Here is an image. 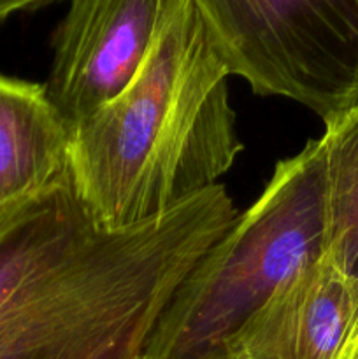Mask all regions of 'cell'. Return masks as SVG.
I'll return each mask as SVG.
<instances>
[{
  "label": "cell",
  "mask_w": 358,
  "mask_h": 359,
  "mask_svg": "<svg viewBox=\"0 0 358 359\" xmlns=\"http://www.w3.org/2000/svg\"><path fill=\"white\" fill-rule=\"evenodd\" d=\"M325 151L281 160L246 212L200 256L150 337L144 359H223L242 326L291 276L326 252Z\"/></svg>",
  "instance_id": "3957f363"
},
{
  "label": "cell",
  "mask_w": 358,
  "mask_h": 359,
  "mask_svg": "<svg viewBox=\"0 0 358 359\" xmlns=\"http://www.w3.org/2000/svg\"><path fill=\"white\" fill-rule=\"evenodd\" d=\"M223 359H358V283L325 252L267 300Z\"/></svg>",
  "instance_id": "8992f818"
},
{
  "label": "cell",
  "mask_w": 358,
  "mask_h": 359,
  "mask_svg": "<svg viewBox=\"0 0 358 359\" xmlns=\"http://www.w3.org/2000/svg\"><path fill=\"white\" fill-rule=\"evenodd\" d=\"M55 2H60V0H0V25L14 14L30 13V11L42 9Z\"/></svg>",
  "instance_id": "9c48e42d"
},
{
  "label": "cell",
  "mask_w": 358,
  "mask_h": 359,
  "mask_svg": "<svg viewBox=\"0 0 358 359\" xmlns=\"http://www.w3.org/2000/svg\"><path fill=\"white\" fill-rule=\"evenodd\" d=\"M228 77L193 0H171L133 79L70 139L74 188L100 226L157 219L220 184L242 151Z\"/></svg>",
  "instance_id": "7a4b0ae2"
},
{
  "label": "cell",
  "mask_w": 358,
  "mask_h": 359,
  "mask_svg": "<svg viewBox=\"0 0 358 359\" xmlns=\"http://www.w3.org/2000/svg\"><path fill=\"white\" fill-rule=\"evenodd\" d=\"M237 216L216 184L109 230L67 170L0 216V359H144L179 284Z\"/></svg>",
  "instance_id": "6da1fadb"
},
{
  "label": "cell",
  "mask_w": 358,
  "mask_h": 359,
  "mask_svg": "<svg viewBox=\"0 0 358 359\" xmlns=\"http://www.w3.org/2000/svg\"><path fill=\"white\" fill-rule=\"evenodd\" d=\"M70 139L46 84L0 74V216L69 170Z\"/></svg>",
  "instance_id": "52a82bcc"
},
{
  "label": "cell",
  "mask_w": 358,
  "mask_h": 359,
  "mask_svg": "<svg viewBox=\"0 0 358 359\" xmlns=\"http://www.w3.org/2000/svg\"><path fill=\"white\" fill-rule=\"evenodd\" d=\"M329 241L333 265L358 283V97L346 111L325 123Z\"/></svg>",
  "instance_id": "ba28073f"
},
{
  "label": "cell",
  "mask_w": 358,
  "mask_h": 359,
  "mask_svg": "<svg viewBox=\"0 0 358 359\" xmlns=\"http://www.w3.org/2000/svg\"><path fill=\"white\" fill-rule=\"evenodd\" d=\"M230 76L323 119L358 97V0H193Z\"/></svg>",
  "instance_id": "277c9868"
},
{
  "label": "cell",
  "mask_w": 358,
  "mask_h": 359,
  "mask_svg": "<svg viewBox=\"0 0 358 359\" xmlns=\"http://www.w3.org/2000/svg\"><path fill=\"white\" fill-rule=\"evenodd\" d=\"M171 0H69L46 90L70 135L133 79Z\"/></svg>",
  "instance_id": "5b68a950"
}]
</instances>
